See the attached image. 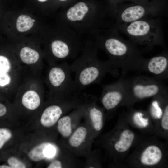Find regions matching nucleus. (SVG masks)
<instances>
[{"label":"nucleus","instance_id":"f257e3e1","mask_svg":"<svg viewBox=\"0 0 168 168\" xmlns=\"http://www.w3.org/2000/svg\"><path fill=\"white\" fill-rule=\"evenodd\" d=\"M92 37L94 44L106 54L107 60L113 67L121 69L123 76L130 70L142 71L146 59L143 51L129 40L122 38L114 23H107Z\"/></svg>","mask_w":168,"mask_h":168},{"label":"nucleus","instance_id":"f03ea898","mask_svg":"<svg viewBox=\"0 0 168 168\" xmlns=\"http://www.w3.org/2000/svg\"><path fill=\"white\" fill-rule=\"evenodd\" d=\"M98 50L91 40L86 41L81 55L70 65L72 72L75 73L73 80L78 93L89 86L100 84L106 73L116 77L119 75L118 70L108 60L103 61L99 59Z\"/></svg>","mask_w":168,"mask_h":168},{"label":"nucleus","instance_id":"7ed1b4c3","mask_svg":"<svg viewBox=\"0 0 168 168\" xmlns=\"http://www.w3.org/2000/svg\"><path fill=\"white\" fill-rule=\"evenodd\" d=\"M105 4L97 0H80L66 7L62 22L81 36H92L107 22Z\"/></svg>","mask_w":168,"mask_h":168},{"label":"nucleus","instance_id":"20e7f679","mask_svg":"<svg viewBox=\"0 0 168 168\" xmlns=\"http://www.w3.org/2000/svg\"><path fill=\"white\" fill-rule=\"evenodd\" d=\"M114 24L118 31L124 33L129 38L131 43L138 48L142 47L143 51H149L156 46H165L160 17L128 23Z\"/></svg>","mask_w":168,"mask_h":168},{"label":"nucleus","instance_id":"39448f33","mask_svg":"<svg viewBox=\"0 0 168 168\" xmlns=\"http://www.w3.org/2000/svg\"><path fill=\"white\" fill-rule=\"evenodd\" d=\"M168 0H153L145 3L123 2L114 5L109 10L114 24L159 17L167 7Z\"/></svg>","mask_w":168,"mask_h":168},{"label":"nucleus","instance_id":"423d86ee","mask_svg":"<svg viewBox=\"0 0 168 168\" xmlns=\"http://www.w3.org/2000/svg\"><path fill=\"white\" fill-rule=\"evenodd\" d=\"M72 72L70 65L66 62L49 65L44 82L50 98L65 100L79 95L72 78Z\"/></svg>","mask_w":168,"mask_h":168},{"label":"nucleus","instance_id":"0eeeda50","mask_svg":"<svg viewBox=\"0 0 168 168\" xmlns=\"http://www.w3.org/2000/svg\"><path fill=\"white\" fill-rule=\"evenodd\" d=\"M82 36L63 22L59 37L51 41L48 46L49 65L59 61L73 59L82 52L84 45Z\"/></svg>","mask_w":168,"mask_h":168},{"label":"nucleus","instance_id":"6e6552de","mask_svg":"<svg viewBox=\"0 0 168 168\" xmlns=\"http://www.w3.org/2000/svg\"><path fill=\"white\" fill-rule=\"evenodd\" d=\"M125 79L129 100H142L168 93L167 87L154 77L138 75Z\"/></svg>","mask_w":168,"mask_h":168},{"label":"nucleus","instance_id":"1a4fd4ad","mask_svg":"<svg viewBox=\"0 0 168 168\" xmlns=\"http://www.w3.org/2000/svg\"><path fill=\"white\" fill-rule=\"evenodd\" d=\"M44 92V82L40 74H28L19 86L16 95L20 97L24 107L34 110L41 105Z\"/></svg>","mask_w":168,"mask_h":168},{"label":"nucleus","instance_id":"9d476101","mask_svg":"<svg viewBox=\"0 0 168 168\" xmlns=\"http://www.w3.org/2000/svg\"><path fill=\"white\" fill-rule=\"evenodd\" d=\"M102 92L101 102L107 110L114 109L124 100L128 99L125 79L123 77L115 82L103 85Z\"/></svg>","mask_w":168,"mask_h":168},{"label":"nucleus","instance_id":"9b49d317","mask_svg":"<svg viewBox=\"0 0 168 168\" xmlns=\"http://www.w3.org/2000/svg\"><path fill=\"white\" fill-rule=\"evenodd\" d=\"M142 71L154 75L159 80L168 79V54L166 51L150 58H146Z\"/></svg>","mask_w":168,"mask_h":168},{"label":"nucleus","instance_id":"f8f14e48","mask_svg":"<svg viewBox=\"0 0 168 168\" xmlns=\"http://www.w3.org/2000/svg\"><path fill=\"white\" fill-rule=\"evenodd\" d=\"M83 105V114L88 117L92 128L96 131H100L103 126V113L97 105L94 97L90 95Z\"/></svg>","mask_w":168,"mask_h":168},{"label":"nucleus","instance_id":"ddd939ff","mask_svg":"<svg viewBox=\"0 0 168 168\" xmlns=\"http://www.w3.org/2000/svg\"><path fill=\"white\" fill-rule=\"evenodd\" d=\"M88 129L84 126L77 127L68 138V143L72 148L77 149L80 148L87 139Z\"/></svg>","mask_w":168,"mask_h":168},{"label":"nucleus","instance_id":"4468645a","mask_svg":"<svg viewBox=\"0 0 168 168\" xmlns=\"http://www.w3.org/2000/svg\"><path fill=\"white\" fill-rule=\"evenodd\" d=\"M162 153L157 146L152 145L148 146L142 152L141 161L143 164L151 166L159 162L162 157Z\"/></svg>","mask_w":168,"mask_h":168},{"label":"nucleus","instance_id":"2eb2a0df","mask_svg":"<svg viewBox=\"0 0 168 168\" xmlns=\"http://www.w3.org/2000/svg\"><path fill=\"white\" fill-rule=\"evenodd\" d=\"M77 108L69 115L60 118L57 121L58 130L64 138H68L73 132L72 119L77 112Z\"/></svg>","mask_w":168,"mask_h":168},{"label":"nucleus","instance_id":"dca6fc26","mask_svg":"<svg viewBox=\"0 0 168 168\" xmlns=\"http://www.w3.org/2000/svg\"><path fill=\"white\" fill-rule=\"evenodd\" d=\"M134 138L133 133L130 130H125L121 133L119 140L116 142L114 148L119 152H124L131 146Z\"/></svg>","mask_w":168,"mask_h":168},{"label":"nucleus","instance_id":"f3484780","mask_svg":"<svg viewBox=\"0 0 168 168\" xmlns=\"http://www.w3.org/2000/svg\"><path fill=\"white\" fill-rule=\"evenodd\" d=\"M49 142H43L32 149L29 153V157L32 160L38 161L42 160L45 157V151Z\"/></svg>","mask_w":168,"mask_h":168},{"label":"nucleus","instance_id":"a211bd4d","mask_svg":"<svg viewBox=\"0 0 168 168\" xmlns=\"http://www.w3.org/2000/svg\"><path fill=\"white\" fill-rule=\"evenodd\" d=\"M34 25L32 18L26 15H21L17 18L16 27L17 30L20 32H25L29 30Z\"/></svg>","mask_w":168,"mask_h":168},{"label":"nucleus","instance_id":"6ab92c4d","mask_svg":"<svg viewBox=\"0 0 168 168\" xmlns=\"http://www.w3.org/2000/svg\"><path fill=\"white\" fill-rule=\"evenodd\" d=\"M143 115L144 114L141 112H136L133 115V119L135 123L138 126L145 127L149 124L148 119L143 118Z\"/></svg>","mask_w":168,"mask_h":168},{"label":"nucleus","instance_id":"aec40b11","mask_svg":"<svg viewBox=\"0 0 168 168\" xmlns=\"http://www.w3.org/2000/svg\"><path fill=\"white\" fill-rule=\"evenodd\" d=\"M11 132L6 128H0V149H1L5 143L12 137Z\"/></svg>","mask_w":168,"mask_h":168},{"label":"nucleus","instance_id":"412c9836","mask_svg":"<svg viewBox=\"0 0 168 168\" xmlns=\"http://www.w3.org/2000/svg\"><path fill=\"white\" fill-rule=\"evenodd\" d=\"M150 112L152 115L155 118L159 119L162 116L163 111L157 101L154 100L152 102Z\"/></svg>","mask_w":168,"mask_h":168},{"label":"nucleus","instance_id":"4be33fe9","mask_svg":"<svg viewBox=\"0 0 168 168\" xmlns=\"http://www.w3.org/2000/svg\"><path fill=\"white\" fill-rule=\"evenodd\" d=\"M7 163L11 168H25V165L15 157H10L7 160Z\"/></svg>","mask_w":168,"mask_h":168},{"label":"nucleus","instance_id":"5701e85b","mask_svg":"<svg viewBox=\"0 0 168 168\" xmlns=\"http://www.w3.org/2000/svg\"><path fill=\"white\" fill-rule=\"evenodd\" d=\"M161 125L165 130H168V105H166L164 108L162 115Z\"/></svg>","mask_w":168,"mask_h":168},{"label":"nucleus","instance_id":"b1692460","mask_svg":"<svg viewBox=\"0 0 168 168\" xmlns=\"http://www.w3.org/2000/svg\"><path fill=\"white\" fill-rule=\"evenodd\" d=\"M153 0H116L113 4L108 8L110 9L114 5L117 3L120 2H133L135 3H145L149 2Z\"/></svg>","mask_w":168,"mask_h":168},{"label":"nucleus","instance_id":"393cba45","mask_svg":"<svg viewBox=\"0 0 168 168\" xmlns=\"http://www.w3.org/2000/svg\"><path fill=\"white\" fill-rule=\"evenodd\" d=\"M63 167V164L59 160H55L52 162L47 167L48 168H61Z\"/></svg>","mask_w":168,"mask_h":168},{"label":"nucleus","instance_id":"a878e982","mask_svg":"<svg viewBox=\"0 0 168 168\" xmlns=\"http://www.w3.org/2000/svg\"><path fill=\"white\" fill-rule=\"evenodd\" d=\"M7 111L6 107L4 104L0 103V117L5 115Z\"/></svg>","mask_w":168,"mask_h":168},{"label":"nucleus","instance_id":"bb28decb","mask_svg":"<svg viewBox=\"0 0 168 168\" xmlns=\"http://www.w3.org/2000/svg\"><path fill=\"white\" fill-rule=\"evenodd\" d=\"M105 2L106 8H108L110 7L116 0H102Z\"/></svg>","mask_w":168,"mask_h":168},{"label":"nucleus","instance_id":"cd10ccee","mask_svg":"<svg viewBox=\"0 0 168 168\" xmlns=\"http://www.w3.org/2000/svg\"><path fill=\"white\" fill-rule=\"evenodd\" d=\"M59 1H60L63 5H65L66 7H67L68 6L71 4L72 3H73L74 0H58Z\"/></svg>","mask_w":168,"mask_h":168},{"label":"nucleus","instance_id":"c85d7f7f","mask_svg":"<svg viewBox=\"0 0 168 168\" xmlns=\"http://www.w3.org/2000/svg\"><path fill=\"white\" fill-rule=\"evenodd\" d=\"M0 168H11V167L10 166L3 165L0 166Z\"/></svg>","mask_w":168,"mask_h":168},{"label":"nucleus","instance_id":"c756f323","mask_svg":"<svg viewBox=\"0 0 168 168\" xmlns=\"http://www.w3.org/2000/svg\"><path fill=\"white\" fill-rule=\"evenodd\" d=\"M38 0L40 2H45L49 0Z\"/></svg>","mask_w":168,"mask_h":168}]
</instances>
